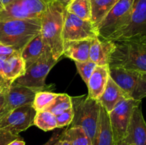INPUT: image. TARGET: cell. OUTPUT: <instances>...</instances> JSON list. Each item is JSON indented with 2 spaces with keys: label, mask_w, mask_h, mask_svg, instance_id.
I'll list each match as a JSON object with an SVG mask.
<instances>
[{
  "label": "cell",
  "mask_w": 146,
  "mask_h": 145,
  "mask_svg": "<svg viewBox=\"0 0 146 145\" xmlns=\"http://www.w3.org/2000/svg\"><path fill=\"white\" fill-rule=\"evenodd\" d=\"M66 6L57 1L48 3L41 18V34L43 41L58 60L63 55V24Z\"/></svg>",
  "instance_id": "obj_1"
},
{
  "label": "cell",
  "mask_w": 146,
  "mask_h": 145,
  "mask_svg": "<svg viewBox=\"0 0 146 145\" xmlns=\"http://www.w3.org/2000/svg\"><path fill=\"white\" fill-rule=\"evenodd\" d=\"M113 42L114 48L108 60L109 68L146 72V39Z\"/></svg>",
  "instance_id": "obj_2"
},
{
  "label": "cell",
  "mask_w": 146,
  "mask_h": 145,
  "mask_svg": "<svg viewBox=\"0 0 146 145\" xmlns=\"http://www.w3.org/2000/svg\"><path fill=\"white\" fill-rule=\"evenodd\" d=\"M41 33V18L0 21V43L21 53L33 38Z\"/></svg>",
  "instance_id": "obj_3"
},
{
  "label": "cell",
  "mask_w": 146,
  "mask_h": 145,
  "mask_svg": "<svg viewBox=\"0 0 146 145\" xmlns=\"http://www.w3.org/2000/svg\"><path fill=\"white\" fill-rule=\"evenodd\" d=\"M74 117L71 127H79L86 132L94 144L99 119L101 104L98 100L90 98L88 95L71 97Z\"/></svg>",
  "instance_id": "obj_4"
},
{
  "label": "cell",
  "mask_w": 146,
  "mask_h": 145,
  "mask_svg": "<svg viewBox=\"0 0 146 145\" xmlns=\"http://www.w3.org/2000/svg\"><path fill=\"white\" fill-rule=\"evenodd\" d=\"M133 0H119L96 26L97 38L103 41H113L126 27L130 21Z\"/></svg>",
  "instance_id": "obj_5"
},
{
  "label": "cell",
  "mask_w": 146,
  "mask_h": 145,
  "mask_svg": "<svg viewBox=\"0 0 146 145\" xmlns=\"http://www.w3.org/2000/svg\"><path fill=\"white\" fill-rule=\"evenodd\" d=\"M57 61L50 49L46 50L36 62L26 69L24 75L16 79L14 82L31 88L37 92L45 91L46 78Z\"/></svg>",
  "instance_id": "obj_6"
},
{
  "label": "cell",
  "mask_w": 146,
  "mask_h": 145,
  "mask_svg": "<svg viewBox=\"0 0 146 145\" xmlns=\"http://www.w3.org/2000/svg\"><path fill=\"white\" fill-rule=\"evenodd\" d=\"M110 77L129 98L141 100L146 97V78L143 72L121 68H109Z\"/></svg>",
  "instance_id": "obj_7"
},
{
  "label": "cell",
  "mask_w": 146,
  "mask_h": 145,
  "mask_svg": "<svg viewBox=\"0 0 146 145\" xmlns=\"http://www.w3.org/2000/svg\"><path fill=\"white\" fill-rule=\"evenodd\" d=\"M48 3L46 0H13L0 11V21L41 18Z\"/></svg>",
  "instance_id": "obj_8"
},
{
  "label": "cell",
  "mask_w": 146,
  "mask_h": 145,
  "mask_svg": "<svg viewBox=\"0 0 146 145\" xmlns=\"http://www.w3.org/2000/svg\"><path fill=\"white\" fill-rule=\"evenodd\" d=\"M141 100L127 98L118 102L110 112V125L115 143L123 140L134 107L141 105Z\"/></svg>",
  "instance_id": "obj_9"
},
{
  "label": "cell",
  "mask_w": 146,
  "mask_h": 145,
  "mask_svg": "<svg viewBox=\"0 0 146 145\" xmlns=\"http://www.w3.org/2000/svg\"><path fill=\"white\" fill-rule=\"evenodd\" d=\"M146 39V0H133L128 25L113 41Z\"/></svg>",
  "instance_id": "obj_10"
},
{
  "label": "cell",
  "mask_w": 146,
  "mask_h": 145,
  "mask_svg": "<svg viewBox=\"0 0 146 145\" xmlns=\"http://www.w3.org/2000/svg\"><path fill=\"white\" fill-rule=\"evenodd\" d=\"M63 39L64 41L93 39L97 37L96 27L91 21L78 18L64 9L63 24Z\"/></svg>",
  "instance_id": "obj_11"
},
{
  "label": "cell",
  "mask_w": 146,
  "mask_h": 145,
  "mask_svg": "<svg viewBox=\"0 0 146 145\" xmlns=\"http://www.w3.org/2000/svg\"><path fill=\"white\" fill-rule=\"evenodd\" d=\"M36 111L32 105L17 107L6 114L0 119V129H5L14 135L25 131L34 125Z\"/></svg>",
  "instance_id": "obj_12"
},
{
  "label": "cell",
  "mask_w": 146,
  "mask_h": 145,
  "mask_svg": "<svg viewBox=\"0 0 146 145\" xmlns=\"http://www.w3.org/2000/svg\"><path fill=\"white\" fill-rule=\"evenodd\" d=\"M123 141L128 145H146V122L141 105L135 107Z\"/></svg>",
  "instance_id": "obj_13"
},
{
  "label": "cell",
  "mask_w": 146,
  "mask_h": 145,
  "mask_svg": "<svg viewBox=\"0 0 146 145\" xmlns=\"http://www.w3.org/2000/svg\"><path fill=\"white\" fill-rule=\"evenodd\" d=\"M36 92L31 88L13 82L6 92L7 114L17 107L27 105H32Z\"/></svg>",
  "instance_id": "obj_14"
},
{
  "label": "cell",
  "mask_w": 146,
  "mask_h": 145,
  "mask_svg": "<svg viewBox=\"0 0 146 145\" xmlns=\"http://www.w3.org/2000/svg\"><path fill=\"white\" fill-rule=\"evenodd\" d=\"M109 77V65H96L86 84L88 89V96L98 100L105 90Z\"/></svg>",
  "instance_id": "obj_15"
},
{
  "label": "cell",
  "mask_w": 146,
  "mask_h": 145,
  "mask_svg": "<svg viewBox=\"0 0 146 145\" xmlns=\"http://www.w3.org/2000/svg\"><path fill=\"white\" fill-rule=\"evenodd\" d=\"M127 98H129L125 92L109 77L105 90L98 100L107 112H110L118 102Z\"/></svg>",
  "instance_id": "obj_16"
},
{
  "label": "cell",
  "mask_w": 146,
  "mask_h": 145,
  "mask_svg": "<svg viewBox=\"0 0 146 145\" xmlns=\"http://www.w3.org/2000/svg\"><path fill=\"white\" fill-rule=\"evenodd\" d=\"M91 40L64 41L63 55L77 62L88 61Z\"/></svg>",
  "instance_id": "obj_17"
},
{
  "label": "cell",
  "mask_w": 146,
  "mask_h": 145,
  "mask_svg": "<svg viewBox=\"0 0 146 145\" xmlns=\"http://www.w3.org/2000/svg\"><path fill=\"white\" fill-rule=\"evenodd\" d=\"M113 48V41H103L97 37L93 38L89 50V60L97 65H108V60Z\"/></svg>",
  "instance_id": "obj_18"
},
{
  "label": "cell",
  "mask_w": 146,
  "mask_h": 145,
  "mask_svg": "<svg viewBox=\"0 0 146 145\" xmlns=\"http://www.w3.org/2000/svg\"><path fill=\"white\" fill-rule=\"evenodd\" d=\"M47 49L49 48L43 41L41 33L33 38L21 51V56L25 63L26 69L36 62Z\"/></svg>",
  "instance_id": "obj_19"
},
{
  "label": "cell",
  "mask_w": 146,
  "mask_h": 145,
  "mask_svg": "<svg viewBox=\"0 0 146 145\" xmlns=\"http://www.w3.org/2000/svg\"><path fill=\"white\" fill-rule=\"evenodd\" d=\"M112 130L110 125L109 116L107 111L101 107L98 127L94 145H115Z\"/></svg>",
  "instance_id": "obj_20"
},
{
  "label": "cell",
  "mask_w": 146,
  "mask_h": 145,
  "mask_svg": "<svg viewBox=\"0 0 146 145\" xmlns=\"http://www.w3.org/2000/svg\"><path fill=\"white\" fill-rule=\"evenodd\" d=\"M25 71V63L19 53L7 57L4 61L3 74L4 78L9 82H14L16 79L24 75Z\"/></svg>",
  "instance_id": "obj_21"
},
{
  "label": "cell",
  "mask_w": 146,
  "mask_h": 145,
  "mask_svg": "<svg viewBox=\"0 0 146 145\" xmlns=\"http://www.w3.org/2000/svg\"><path fill=\"white\" fill-rule=\"evenodd\" d=\"M119 0H90L91 6V21L96 26Z\"/></svg>",
  "instance_id": "obj_22"
},
{
  "label": "cell",
  "mask_w": 146,
  "mask_h": 145,
  "mask_svg": "<svg viewBox=\"0 0 146 145\" xmlns=\"http://www.w3.org/2000/svg\"><path fill=\"white\" fill-rule=\"evenodd\" d=\"M65 8L66 11L78 18L91 21V6L90 0H71Z\"/></svg>",
  "instance_id": "obj_23"
},
{
  "label": "cell",
  "mask_w": 146,
  "mask_h": 145,
  "mask_svg": "<svg viewBox=\"0 0 146 145\" xmlns=\"http://www.w3.org/2000/svg\"><path fill=\"white\" fill-rule=\"evenodd\" d=\"M61 136L68 141L71 145H92L86 132L79 127H71L64 131Z\"/></svg>",
  "instance_id": "obj_24"
},
{
  "label": "cell",
  "mask_w": 146,
  "mask_h": 145,
  "mask_svg": "<svg viewBox=\"0 0 146 145\" xmlns=\"http://www.w3.org/2000/svg\"><path fill=\"white\" fill-rule=\"evenodd\" d=\"M34 125L39 129L47 132L57 128V122L56 115L47 110L36 112L34 118Z\"/></svg>",
  "instance_id": "obj_25"
},
{
  "label": "cell",
  "mask_w": 146,
  "mask_h": 145,
  "mask_svg": "<svg viewBox=\"0 0 146 145\" xmlns=\"http://www.w3.org/2000/svg\"><path fill=\"white\" fill-rule=\"evenodd\" d=\"M71 107L72 103L71 97L67 94H58L52 103L45 110L48 111L56 116Z\"/></svg>",
  "instance_id": "obj_26"
},
{
  "label": "cell",
  "mask_w": 146,
  "mask_h": 145,
  "mask_svg": "<svg viewBox=\"0 0 146 145\" xmlns=\"http://www.w3.org/2000/svg\"><path fill=\"white\" fill-rule=\"evenodd\" d=\"M57 95V93L47 91H39L36 92L32 104L33 107L36 112L45 110L52 103Z\"/></svg>",
  "instance_id": "obj_27"
},
{
  "label": "cell",
  "mask_w": 146,
  "mask_h": 145,
  "mask_svg": "<svg viewBox=\"0 0 146 145\" xmlns=\"http://www.w3.org/2000/svg\"><path fill=\"white\" fill-rule=\"evenodd\" d=\"M75 64L77 70H78V73L82 78L83 80L86 82V84H87L90 77L92 75L93 72H94V69L97 65L90 60L86 61H83V62L75 61Z\"/></svg>",
  "instance_id": "obj_28"
},
{
  "label": "cell",
  "mask_w": 146,
  "mask_h": 145,
  "mask_svg": "<svg viewBox=\"0 0 146 145\" xmlns=\"http://www.w3.org/2000/svg\"><path fill=\"white\" fill-rule=\"evenodd\" d=\"M73 117H74V112H73L72 107L56 115V117L57 128L64 127L69 125L71 123Z\"/></svg>",
  "instance_id": "obj_29"
},
{
  "label": "cell",
  "mask_w": 146,
  "mask_h": 145,
  "mask_svg": "<svg viewBox=\"0 0 146 145\" xmlns=\"http://www.w3.org/2000/svg\"><path fill=\"white\" fill-rule=\"evenodd\" d=\"M17 139H21V136L13 134L5 129H0V145H7Z\"/></svg>",
  "instance_id": "obj_30"
},
{
  "label": "cell",
  "mask_w": 146,
  "mask_h": 145,
  "mask_svg": "<svg viewBox=\"0 0 146 145\" xmlns=\"http://www.w3.org/2000/svg\"><path fill=\"white\" fill-rule=\"evenodd\" d=\"M18 53H21L13 47L0 43V57H9Z\"/></svg>",
  "instance_id": "obj_31"
},
{
  "label": "cell",
  "mask_w": 146,
  "mask_h": 145,
  "mask_svg": "<svg viewBox=\"0 0 146 145\" xmlns=\"http://www.w3.org/2000/svg\"><path fill=\"white\" fill-rule=\"evenodd\" d=\"M7 90H4L0 92V119L7 114L5 101V95Z\"/></svg>",
  "instance_id": "obj_32"
},
{
  "label": "cell",
  "mask_w": 146,
  "mask_h": 145,
  "mask_svg": "<svg viewBox=\"0 0 146 145\" xmlns=\"http://www.w3.org/2000/svg\"><path fill=\"white\" fill-rule=\"evenodd\" d=\"M7 145H25V142H24V141H23V139L21 138V139H17L12 141V142H10V143Z\"/></svg>",
  "instance_id": "obj_33"
},
{
  "label": "cell",
  "mask_w": 146,
  "mask_h": 145,
  "mask_svg": "<svg viewBox=\"0 0 146 145\" xmlns=\"http://www.w3.org/2000/svg\"><path fill=\"white\" fill-rule=\"evenodd\" d=\"M12 1L13 0H0V11Z\"/></svg>",
  "instance_id": "obj_34"
},
{
  "label": "cell",
  "mask_w": 146,
  "mask_h": 145,
  "mask_svg": "<svg viewBox=\"0 0 146 145\" xmlns=\"http://www.w3.org/2000/svg\"><path fill=\"white\" fill-rule=\"evenodd\" d=\"M56 136V134H54V136H53L51 138V139H49V141H48V142H47V143H46L45 144H44V145H52L53 142H54V139H55Z\"/></svg>",
  "instance_id": "obj_35"
},
{
  "label": "cell",
  "mask_w": 146,
  "mask_h": 145,
  "mask_svg": "<svg viewBox=\"0 0 146 145\" xmlns=\"http://www.w3.org/2000/svg\"><path fill=\"white\" fill-rule=\"evenodd\" d=\"M54 1H59V2L62 3L64 5L66 6L67 4H68V3L70 2V1H71V0H54Z\"/></svg>",
  "instance_id": "obj_36"
},
{
  "label": "cell",
  "mask_w": 146,
  "mask_h": 145,
  "mask_svg": "<svg viewBox=\"0 0 146 145\" xmlns=\"http://www.w3.org/2000/svg\"><path fill=\"white\" fill-rule=\"evenodd\" d=\"M115 145H128V144L127 143H125L123 140H122V141H120V142H117V143H115Z\"/></svg>",
  "instance_id": "obj_37"
},
{
  "label": "cell",
  "mask_w": 146,
  "mask_h": 145,
  "mask_svg": "<svg viewBox=\"0 0 146 145\" xmlns=\"http://www.w3.org/2000/svg\"><path fill=\"white\" fill-rule=\"evenodd\" d=\"M46 1H48V2H50V1H54V0H46Z\"/></svg>",
  "instance_id": "obj_38"
},
{
  "label": "cell",
  "mask_w": 146,
  "mask_h": 145,
  "mask_svg": "<svg viewBox=\"0 0 146 145\" xmlns=\"http://www.w3.org/2000/svg\"><path fill=\"white\" fill-rule=\"evenodd\" d=\"M143 74H144V75H145V78H146V72H143Z\"/></svg>",
  "instance_id": "obj_39"
}]
</instances>
